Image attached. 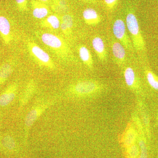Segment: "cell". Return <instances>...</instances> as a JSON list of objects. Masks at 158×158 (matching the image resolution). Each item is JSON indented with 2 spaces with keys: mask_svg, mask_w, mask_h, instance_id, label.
<instances>
[{
  "mask_svg": "<svg viewBox=\"0 0 158 158\" xmlns=\"http://www.w3.org/2000/svg\"><path fill=\"white\" fill-rule=\"evenodd\" d=\"M103 3L108 13H112L118 6V0H103Z\"/></svg>",
  "mask_w": 158,
  "mask_h": 158,
  "instance_id": "obj_23",
  "label": "cell"
},
{
  "mask_svg": "<svg viewBox=\"0 0 158 158\" xmlns=\"http://www.w3.org/2000/svg\"><path fill=\"white\" fill-rule=\"evenodd\" d=\"M126 21L134 49L138 53L144 54L146 51L145 40L141 33L138 19L133 9L129 8L127 9Z\"/></svg>",
  "mask_w": 158,
  "mask_h": 158,
  "instance_id": "obj_3",
  "label": "cell"
},
{
  "mask_svg": "<svg viewBox=\"0 0 158 158\" xmlns=\"http://www.w3.org/2000/svg\"><path fill=\"white\" fill-rule=\"evenodd\" d=\"M61 24V20L55 15H49L40 22V26L43 28L56 30L59 29Z\"/></svg>",
  "mask_w": 158,
  "mask_h": 158,
  "instance_id": "obj_18",
  "label": "cell"
},
{
  "mask_svg": "<svg viewBox=\"0 0 158 158\" xmlns=\"http://www.w3.org/2000/svg\"><path fill=\"white\" fill-rule=\"evenodd\" d=\"M17 142L14 137L9 134L0 136V152L6 155H13L18 151Z\"/></svg>",
  "mask_w": 158,
  "mask_h": 158,
  "instance_id": "obj_7",
  "label": "cell"
},
{
  "mask_svg": "<svg viewBox=\"0 0 158 158\" xmlns=\"http://www.w3.org/2000/svg\"><path fill=\"white\" fill-rule=\"evenodd\" d=\"M101 85L93 80H82L73 83L69 87V93L74 96L84 97L96 93L100 90Z\"/></svg>",
  "mask_w": 158,
  "mask_h": 158,
  "instance_id": "obj_5",
  "label": "cell"
},
{
  "mask_svg": "<svg viewBox=\"0 0 158 158\" xmlns=\"http://www.w3.org/2000/svg\"><path fill=\"white\" fill-rule=\"evenodd\" d=\"M52 7L56 12H63L68 9V4L65 0H53Z\"/></svg>",
  "mask_w": 158,
  "mask_h": 158,
  "instance_id": "obj_20",
  "label": "cell"
},
{
  "mask_svg": "<svg viewBox=\"0 0 158 158\" xmlns=\"http://www.w3.org/2000/svg\"><path fill=\"white\" fill-rule=\"evenodd\" d=\"M37 1H39V2H42L46 3H48V0H37Z\"/></svg>",
  "mask_w": 158,
  "mask_h": 158,
  "instance_id": "obj_28",
  "label": "cell"
},
{
  "mask_svg": "<svg viewBox=\"0 0 158 158\" xmlns=\"http://www.w3.org/2000/svg\"><path fill=\"white\" fill-rule=\"evenodd\" d=\"M92 45L99 60L101 62H106L108 59L107 52L103 39L99 36H95L92 39Z\"/></svg>",
  "mask_w": 158,
  "mask_h": 158,
  "instance_id": "obj_11",
  "label": "cell"
},
{
  "mask_svg": "<svg viewBox=\"0 0 158 158\" xmlns=\"http://www.w3.org/2000/svg\"><path fill=\"white\" fill-rule=\"evenodd\" d=\"M57 97L42 98L36 102L26 115L24 120V141L27 142L30 130L37 119L49 108L55 104L59 99Z\"/></svg>",
  "mask_w": 158,
  "mask_h": 158,
  "instance_id": "obj_2",
  "label": "cell"
},
{
  "mask_svg": "<svg viewBox=\"0 0 158 158\" xmlns=\"http://www.w3.org/2000/svg\"><path fill=\"white\" fill-rule=\"evenodd\" d=\"M18 89L16 82L10 84L0 94V106L6 107L11 104L16 97Z\"/></svg>",
  "mask_w": 158,
  "mask_h": 158,
  "instance_id": "obj_9",
  "label": "cell"
},
{
  "mask_svg": "<svg viewBox=\"0 0 158 158\" xmlns=\"http://www.w3.org/2000/svg\"><path fill=\"white\" fill-rule=\"evenodd\" d=\"M124 77L125 81L129 88L136 89L139 87L135 72L131 67L126 68L124 72Z\"/></svg>",
  "mask_w": 158,
  "mask_h": 158,
  "instance_id": "obj_17",
  "label": "cell"
},
{
  "mask_svg": "<svg viewBox=\"0 0 158 158\" xmlns=\"http://www.w3.org/2000/svg\"><path fill=\"white\" fill-rule=\"evenodd\" d=\"M15 63L11 59L6 60L0 65V86L9 78L14 71Z\"/></svg>",
  "mask_w": 158,
  "mask_h": 158,
  "instance_id": "obj_15",
  "label": "cell"
},
{
  "mask_svg": "<svg viewBox=\"0 0 158 158\" xmlns=\"http://www.w3.org/2000/svg\"><path fill=\"white\" fill-rule=\"evenodd\" d=\"M0 36L4 44L9 45L14 39L11 23L8 17L0 14Z\"/></svg>",
  "mask_w": 158,
  "mask_h": 158,
  "instance_id": "obj_8",
  "label": "cell"
},
{
  "mask_svg": "<svg viewBox=\"0 0 158 158\" xmlns=\"http://www.w3.org/2000/svg\"><path fill=\"white\" fill-rule=\"evenodd\" d=\"M31 3L33 10V15L35 18L43 19L49 13V9L46 3L37 0H31Z\"/></svg>",
  "mask_w": 158,
  "mask_h": 158,
  "instance_id": "obj_13",
  "label": "cell"
},
{
  "mask_svg": "<svg viewBox=\"0 0 158 158\" xmlns=\"http://www.w3.org/2000/svg\"><path fill=\"white\" fill-rule=\"evenodd\" d=\"M139 147L140 149V155L139 158H148V153L146 142L144 139H140Z\"/></svg>",
  "mask_w": 158,
  "mask_h": 158,
  "instance_id": "obj_25",
  "label": "cell"
},
{
  "mask_svg": "<svg viewBox=\"0 0 158 158\" xmlns=\"http://www.w3.org/2000/svg\"><path fill=\"white\" fill-rule=\"evenodd\" d=\"M146 79L150 86L155 90H158V77L151 70L145 71Z\"/></svg>",
  "mask_w": 158,
  "mask_h": 158,
  "instance_id": "obj_21",
  "label": "cell"
},
{
  "mask_svg": "<svg viewBox=\"0 0 158 158\" xmlns=\"http://www.w3.org/2000/svg\"><path fill=\"white\" fill-rule=\"evenodd\" d=\"M36 82L33 80L29 81L26 85L19 99L20 108L23 107L33 96L36 90Z\"/></svg>",
  "mask_w": 158,
  "mask_h": 158,
  "instance_id": "obj_12",
  "label": "cell"
},
{
  "mask_svg": "<svg viewBox=\"0 0 158 158\" xmlns=\"http://www.w3.org/2000/svg\"><path fill=\"white\" fill-rule=\"evenodd\" d=\"M85 2L89 3V4H95L96 3V0H82Z\"/></svg>",
  "mask_w": 158,
  "mask_h": 158,
  "instance_id": "obj_27",
  "label": "cell"
},
{
  "mask_svg": "<svg viewBox=\"0 0 158 158\" xmlns=\"http://www.w3.org/2000/svg\"><path fill=\"white\" fill-rule=\"evenodd\" d=\"M79 57L83 63L90 69L93 68L94 61L92 55L88 48L85 45H79L77 47Z\"/></svg>",
  "mask_w": 158,
  "mask_h": 158,
  "instance_id": "obj_16",
  "label": "cell"
},
{
  "mask_svg": "<svg viewBox=\"0 0 158 158\" xmlns=\"http://www.w3.org/2000/svg\"><path fill=\"white\" fill-rule=\"evenodd\" d=\"M113 30L114 36L124 46L125 48L129 52H133L134 47L127 32L124 22L120 19H116L113 23Z\"/></svg>",
  "mask_w": 158,
  "mask_h": 158,
  "instance_id": "obj_6",
  "label": "cell"
},
{
  "mask_svg": "<svg viewBox=\"0 0 158 158\" xmlns=\"http://www.w3.org/2000/svg\"><path fill=\"white\" fill-rule=\"evenodd\" d=\"M38 35L43 43L59 59L64 62L74 60L70 47L62 37L47 32H40Z\"/></svg>",
  "mask_w": 158,
  "mask_h": 158,
  "instance_id": "obj_1",
  "label": "cell"
},
{
  "mask_svg": "<svg viewBox=\"0 0 158 158\" xmlns=\"http://www.w3.org/2000/svg\"><path fill=\"white\" fill-rule=\"evenodd\" d=\"M111 48L116 64L119 66L124 65L126 60V49L124 46L119 41L113 40L111 42Z\"/></svg>",
  "mask_w": 158,
  "mask_h": 158,
  "instance_id": "obj_10",
  "label": "cell"
},
{
  "mask_svg": "<svg viewBox=\"0 0 158 158\" xmlns=\"http://www.w3.org/2000/svg\"><path fill=\"white\" fill-rule=\"evenodd\" d=\"M83 17L88 26H95L101 22L102 18L97 11L92 8H87L83 12Z\"/></svg>",
  "mask_w": 158,
  "mask_h": 158,
  "instance_id": "obj_14",
  "label": "cell"
},
{
  "mask_svg": "<svg viewBox=\"0 0 158 158\" xmlns=\"http://www.w3.org/2000/svg\"><path fill=\"white\" fill-rule=\"evenodd\" d=\"M127 155L129 158H137L140 154L139 147L136 144H133L127 148Z\"/></svg>",
  "mask_w": 158,
  "mask_h": 158,
  "instance_id": "obj_24",
  "label": "cell"
},
{
  "mask_svg": "<svg viewBox=\"0 0 158 158\" xmlns=\"http://www.w3.org/2000/svg\"><path fill=\"white\" fill-rule=\"evenodd\" d=\"M61 21L65 24L68 29L69 32L71 35L74 23L73 18L72 15L70 14L64 15L61 17Z\"/></svg>",
  "mask_w": 158,
  "mask_h": 158,
  "instance_id": "obj_22",
  "label": "cell"
},
{
  "mask_svg": "<svg viewBox=\"0 0 158 158\" xmlns=\"http://www.w3.org/2000/svg\"><path fill=\"white\" fill-rule=\"evenodd\" d=\"M26 47L31 59L39 67L48 70L56 69V65L48 53L31 40L26 41Z\"/></svg>",
  "mask_w": 158,
  "mask_h": 158,
  "instance_id": "obj_4",
  "label": "cell"
},
{
  "mask_svg": "<svg viewBox=\"0 0 158 158\" xmlns=\"http://www.w3.org/2000/svg\"><path fill=\"white\" fill-rule=\"evenodd\" d=\"M18 9L20 12H26L28 10L27 0H15Z\"/></svg>",
  "mask_w": 158,
  "mask_h": 158,
  "instance_id": "obj_26",
  "label": "cell"
},
{
  "mask_svg": "<svg viewBox=\"0 0 158 158\" xmlns=\"http://www.w3.org/2000/svg\"><path fill=\"white\" fill-rule=\"evenodd\" d=\"M137 137V132L135 128L131 127L129 128L127 130L123 138V143L124 146L128 148L134 144Z\"/></svg>",
  "mask_w": 158,
  "mask_h": 158,
  "instance_id": "obj_19",
  "label": "cell"
},
{
  "mask_svg": "<svg viewBox=\"0 0 158 158\" xmlns=\"http://www.w3.org/2000/svg\"><path fill=\"white\" fill-rule=\"evenodd\" d=\"M157 119H158V116H157Z\"/></svg>",
  "mask_w": 158,
  "mask_h": 158,
  "instance_id": "obj_29",
  "label": "cell"
}]
</instances>
